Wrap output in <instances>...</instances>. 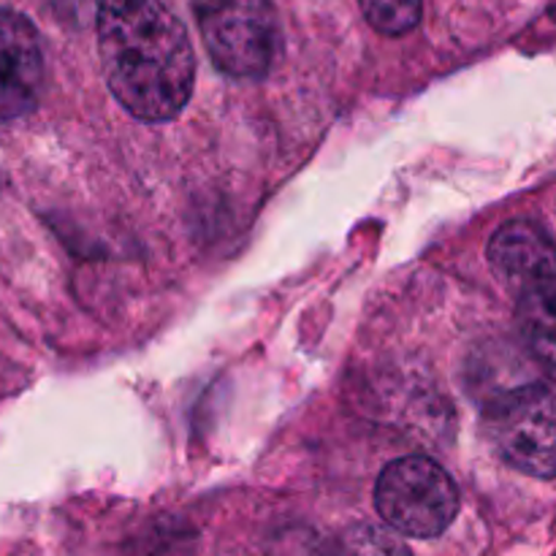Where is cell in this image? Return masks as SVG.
<instances>
[{
	"label": "cell",
	"instance_id": "cell-2",
	"mask_svg": "<svg viewBox=\"0 0 556 556\" xmlns=\"http://www.w3.org/2000/svg\"><path fill=\"white\" fill-rule=\"evenodd\" d=\"M212 63L233 79H261L277 54L271 0H190Z\"/></svg>",
	"mask_w": 556,
	"mask_h": 556
},
{
	"label": "cell",
	"instance_id": "cell-6",
	"mask_svg": "<svg viewBox=\"0 0 556 556\" xmlns=\"http://www.w3.org/2000/svg\"><path fill=\"white\" fill-rule=\"evenodd\" d=\"M489 264L516 296L556 288V244L527 220L505 223L494 233Z\"/></svg>",
	"mask_w": 556,
	"mask_h": 556
},
{
	"label": "cell",
	"instance_id": "cell-3",
	"mask_svg": "<svg viewBox=\"0 0 556 556\" xmlns=\"http://www.w3.org/2000/svg\"><path fill=\"white\" fill-rule=\"evenodd\" d=\"M375 508L402 535L438 538L459 514V492L438 462L405 456L380 472Z\"/></svg>",
	"mask_w": 556,
	"mask_h": 556
},
{
	"label": "cell",
	"instance_id": "cell-5",
	"mask_svg": "<svg viewBox=\"0 0 556 556\" xmlns=\"http://www.w3.org/2000/svg\"><path fill=\"white\" fill-rule=\"evenodd\" d=\"M41 87L43 52L36 27L16 11L0 9V123L30 112Z\"/></svg>",
	"mask_w": 556,
	"mask_h": 556
},
{
	"label": "cell",
	"instance_id": "cell-9",
	"mask_svg": "<svg viewBox=\"0 0 556 556\" xmlns=\"http://www.w3.org/2000/svg\"><path fill=\"white\" fill-rule=\"evenodd\" d=\"M342 548L345 556H413L400 538L372 525L353 527L342 541Z\"/></svg>",
	"mask_w": 556,
	"mask_h": 556
},
{
	"label": "cell",
	"instance_id": "cell-4",
	"mask_svg": "<svg viewBox=\"0 0 556 556\" xmlns=\"http://www.w3.org/2000/svg\"><path fill=\"white\" fill-rule=\"evenodd\" d=\"M489 440L514 470L556 476V391L543 383L497 396L483 416Z\"/></svg>",
	"mask_w": 556,
	"mask_h": 556
},
{
	"label": "cell",
	"instance_id": "cell-7",
	"mask_svg": "<svg viewBox=\"0 0 556 556\" xmlns=\"http://www.w3.org/2000/svg\"><path fill=\"white\" fill-rule=\"evenodd\" d=\"M516 318L532 356L543 367L556 369V288L519 296Z\"/></svg>",
	"mask_w": 556,
	"mask_h": 556
},
{
	"label": "cell",
	"instance_id": "cell-8",
	"mask_svg": "<svg viewBox=\"0 0 556 556\" xmlns=\"http://www.w3.org/2000/svg\"><path fill=\"white\" fill-rule=\"evenodd\" d=\"M362 14L383 36H405L421 20V0H358Z\"/></svg>",
	"mask_w": 556,
	"mask_h": 556
},
{
	"label": "cell",
	"instance_id": "cell-1",
	"mask_svg": "<svg viewBox=\"0 0 556 556\" xmlns=\"http://www.w3.org/2000/svg\"><path fill=\"white\" fill-rule=\"evenodd\" d=\"M98 52L109 90L136 119L166 123L188 106L193 47L163 0H98Z\"/></svg>",
	"mask_w": 556,
	"mask_h": 556
}]
</instances>
